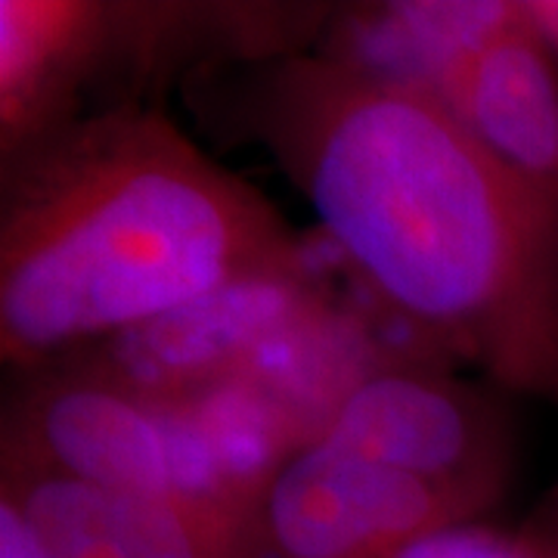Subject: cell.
<instances>
[{
	"instance_id": "cell-6",
	"label": "cell",
	"mask_w": 558,
	"mask_h": 558,
	"mask_svg": "<svg viewBox=\"0 0 558 558\" xmlns=\"http://www.w3.org/2000/svg\"><path fill=\"white\" fill-rule=\"evenodd\" d=\"M465 521L484 519L422 481L319 440L279 462L245 515L258 558H395Z\"/></svg>"
},
{
	"instance_id": "cell-1",
	"label": "cell",
	"mask_w": 558,
	"mask_h": 558,
	"mask_svg": "<svg viewBox=\"0 0 558 558\" xmlns=\"http://www.w3.org/2000/svg\"><path fill=\"white\" fill-rule=\"evenodd\" d=\"M183 97L208 134L274 161L422 351L558 413V202L438 94L307 50L202 75Z\"/></svg>"
},
{
	"instance_id": "cell-7",
	"label": "cell",
	"mask_w": 558,
	"mask_h": 558,
	"mask_svg": "<svg viewBox=\"0 0 558 558\" xmlns=\"http://www.w3.org/2000/svg\"><path fill=\"white\" fill-rule=\"evenodd\" d=\"M336 299L323 264L240 279L65 360L143 398L186 403L240 379L270 341Z\"/></svg>"
},
{
	"instance_id": "cell-12",
	"label": "cell",
	"mask_w": 558,
	"mask_h": 558,
	"mask_svg": "<svg viewBox=\"0 0 558 558\" xmlns=\"http://www.w3.org/2000/svg\"><path fill=\"white\" fill-rule=\"evenodd\" d=\"M527 519L534 521L539 527V534L549 539V546H553V553L558 558V481L546 490V497L539 499L537 509Z\"/></svg>"
},
{
	"instance_id": "cell-8",
	"label": "cell",
	"mask_w": 558,
	"mask_h": 558,
	"mask_svg": "<svg viewBox=\"0 0 558 558\" xmlns=\"http://www.w3.org/2000/svg\"><path fill=\"white\" fill-rule=\"evenodd\" d=\"M0 502L28 524L44 558H258L245 515L0 472Z\"/></svg>"
},
{
	"instance_id": "cell-13",
	"label": "cell",
	"mask_w": 558,
	"mask_h": 558,
	"mask_svg": "<svg viewBox=\"0 0 558 558\" xmlns=\"http://www.w3.org/2000/svg\"><path fill=\"white\" fill-rule=\"evenodd\" d=\"M527 7H531L534 20L543 28V35H546L558 60V0H527Z\"/></svg>"
},
{
	"instance_id": "cell-11",
	"label": "cell",
	"mask_w": 558,
	"mask_h": 558,
	"mask_svg": "<svg viewBox=\"0 0 558 558\" xmlns=\"http://www.w3.org/2000/svg\"><path fill=\"white\" fill-rule=\"evenodd\" d=\"M0 558H44L20 512L0 502Z\"/></svg>"
},
{
	"instance_id": "cell-4",
	"label": "cell",
	"mask_w": 558,
	"mask_h": 558,
	"mask_svg": "<svg viewBox=\"0 0 558 558\" xmlns=\"http://www.w3.org/2000/svg\"><path fill=\"white\" fill-rule=\"evenodd\" d=\"M0 472L69 478L106 490L245 515L196 418L102 379L78 363L16 376L0 413Z\"/></svg>"
},
{
	"instance_id": "cell-10",
	"label": "cell",
	"mask_w": 558,
	"mask_h": 558,
	"mask_svg": "<svg viewBox=\"0 0 558 558\" xmlns=\"http://www.w3.org/2000/svg\"><path fill=\"white\" fill-rule=\"evenodd\" d=\"M395 558H556V553L531 519L515 527L484 519L435 531Z\"/></svg>"
},
{
	"instance_id": "cell-2",
	"label": "cell",
	"mask_w": 558,
	"mask_h": 558,
	"mask_svg": "<svg viewBox=\"0 0 558 558\" xmlns=\"http://www.w3.org/2000/svg\"><path fill=\"white\" fill-rule=\"evenodd\" d=\"M317 242L159 106L0 156V357L25 376L230 282L317 267Z\"/></svg>"
},
{
	"instance_id": "cell-3",
	"label": "cell",
	"mask_w": 558,
	"mask_h": 558,
	"mask_svg": "<svg viewBox=\"0 0 558 558\" xmlns=\"http://www.w3.org/2000/svg\"><path fill=\"white\" fill-rule=\"evenodd\" d=\"M339 3L0 0V156L168 87L317 50Z\"/></svg>"
},
{
	"instance_id": "cell-5",
	"label": "cell",
	"mask_w": 558,
	"mask_h": 558,
	"mask_svg": "<svg viewBox=\"0 0 558 558\" xmlns=\"http://www.w3.org/2000/svg\"><path fill=\"white\" fill-rule=\"evenodd\" d=\"M506 391L435 357H407L360 385L319 444L373 459L490 519L515 472Z\"/></svg>"
},
{
	"instance_id": "cell-9",
	"label": "cell",
	"mask_w": 558,
	"mask_h": 558,
	"mask_svg": "<svg viewBox=\"0 0 558 558\" xmlns=\"http://www.w3.org/2000/svg\"><path fill=\"white\" fill-rule=\"evenodd\" d=\"M440 100L506 168L558 202V60L527 0H499Z\"/></svg>"
}]
</instances>
